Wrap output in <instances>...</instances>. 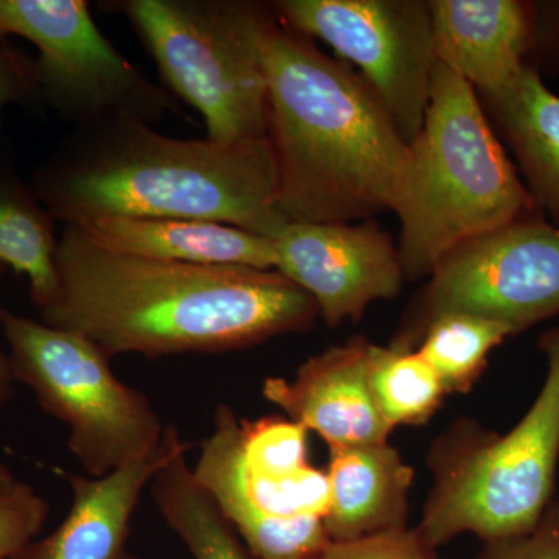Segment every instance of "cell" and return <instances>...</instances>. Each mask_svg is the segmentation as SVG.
I'll return each instance as SVG.
<instances>
[{
    "label": "cell",
    "instance_id": "obj_1",
    "mask_svg": "<svg viewBox=\"0 0 559 559\" xmlns=\"http://www.w3.org/2000/svg\"><path fill=\"white\" fill-rule=\"evenodd\" d=\"M60 293L40 322L108 358L226 353L314 325V300L275 270L145 259L102 248L81 227L58 245Z\"/></svg>",
    "mask_w": 559,
    "mask_h": 559
},
{
    "label": "cell",
    "instance_id": "obj_2",
    "mask_svg": "<svg viewBox=\"0 0 559 559\" xmlns=\"http://www.w3.org/2000/svg\"><path fill=\"white\" fill-rule=\"evenodd\" d=\"M55 221L207 219L274 238L278 175L270 140L175 139L140 121L73 128L32 173Z\"/></svg>",
    "mask_w": 559,
    "mask_h": 559
},
{
    "label": "cell",
    "instance_id": "obj_3",
    "mask_svg": "<svg viewBox=\"0 0 559 559\" xmlns=\"http://www.w3.org/2000/svg\"><path fill=\"white\" fill-rule=\"evenodd\" d=\"M264 66L282 219L355 223L393 212L411 145L369 84L278 20Z\"/></svg>",
    "mask_w": 559,
    "mask_h": 559
},
{
    "label": "cell",
    "instance_id": "obj_4",
    "mask_svg": "<svg viewBox=\"0 0 559 559\" xmlns=\"http://www.w3.org/2000/svg\"><path fill=\"white\" fill-rule=\"evenodd\" d=\"M393 212L407 280L430 277L459 246L540 213L477 92L439 62Z\"/></svg>",
    "mask_w": 559,
    "mask_h": 559
},
{
    "label": "cell",
    "instance_id": "obj_5",
    "mask_svg": "<svg viewBox=\"0 0 559 559\" xmlns=\"http://www.w3.org/2000/svg\"><path fill=\"white\" fill-rule=\"evenodd\" d=\"M546 378L507 433L471 419L452 425L428 455L433 484L417 528L440 549L460 535L510 538L535 528L554 502L559 463V325L540 334Z\"/></svg>",
    "mask_w": 559,
    "mask_h": 559
},
{
    "label": "cell",
    "instance_id": "obj_6",
    "mask_svg": "<svg viewBox=\"0 0 559 559\" xmlns=\"http://www.w3.org/2000/svg\"><path fill=\"white\" fill-rule=\"evenodd\" d=\"M119 9L165 86L201 114L207 139H267L264 43L275 11L249 0H124Z\"/></svg>",
    "mask_w": 559,
    "mask_h": 559
},
{
    "label": "cell",
    "instance_id": "obj_7",
    "mask_svg": "<svg viewBox=\"0 0 559 559\" xmlns=\"http://www.w3.org/2000/svg\"><path fill=\"white\" fill-rule=\"evenodd\" d=\"M0 326L14 381L68 426L69 451L86 476L105 477L159 454L167 426L145 393L114 374L94 342L10 311Z\"/></svg>",
    "mask_w": 559,
    "mask_h": 559
},
{
    "label": "cell",
    "instance_id": "obj_8",
    "mask_svg": "<svg viewBox=\"0 0 559 559\" xmlns=\"http://www.w3.org/2000/svg\"><path fill=\"white\" fill-rule=\"evenodd\" d=\"M31 40L44 109L73 128L159 123L178 103L106 39L84 0H0V40Z\"/></svg>",
    "mask_w": 559,
    "mask_h": 559
},
{
    "label": "cell",
    "instance_id": "obj_9",
    "mask_svg": "<svg viewBox=\"0 0 559 559\" xmlns=\"http://www.w3.org/2000/svg\"><path fill=\"white\" fill-rule=\"evenodd\" d=\"M452 312L495 320L513 334L558 316V227L536 213L452 250L390 345L417 348L430 323Z\"/></svg>",
    "mask_w": 559,
    "mask_h": 559
},
{
    "label": "cell",
    "instance_id": "obj_10",
    "mask_svg": "<svg viewBox=\"0 0 559 559\" xmlns=\"http://www.w3.org/2000/svg\"><path fill=\"white\" fill-rule=\"evenodd\" d=\"M272 9L285 27L329 44L358 68L403 139H417L437 64L429 2L280 0Z\"/></svg>",
    "mask_w": 559,
    "mask_h": 559
},
{
    "label": "cell",
    "instance_id": "obj_11",
    "mask_svg": "<svg viewBox=\"0 0 559 559\" xmlns=\"http://www.w3.org/2000/svg\"><path fill=\"white\" fill-rule=\"evenodd\" d=\"M193 474L257 559H320L331 539L326 471L307 466L286 477L249 474L241 463L240 419L226 404L202 441Z\"/></svg>",
    "mask_w": 559,
    "mask_h": 559
},
{
    "label": "cell",
    "instance_id": "obj_12",
    "mask_svg": "<svg viewBox=\"0 0 559 559\" xmlns=\"http://www.w3.org/2000/svg\"><path fill=\"white\" fill-rule=\"evenodd\" d=\"M275 271L304 289L326 325L358 320L403 289L399 246L378 224L286 223L272 238Z\"/></svg>",
    "mask_w": 559,
    "mask_h": 559
},
{
    "label": "cell",
    "instance_id": "obj_13",
    "mask_svg": "<svg viewBox=\"0 0 559 559\" xmlns=\"http://www.w3.org/2000/svg\"><path fill=\"white\" fill-rule=\"evenodd\" d=\"M370 347L358 336L325 349L305 360L294 378H267L263 396L329 448L384 443L393 428L371 395Z\"/></svg>",
    "mask_w": 559,
    "mask_h": 559
},
{
    "label": "cell",
    "instance_id": "obj_14",
    "mask_svg": "<svg viewBox=\"0 0 559 559\" xmlns=\"http://www.w3.org/2000/svg\"><path fill=\"white\" fill-rule=\"evenodd\" d=\"M433 51L439 64L492 97L527 68L532 2L430 0Z\"/></svg>",
    "mask_w": 559,
    "mask_h": 559
},
{
    "label": "cell",
    "instance_id": "obj_15",
    "mask_svg": "<svg viewBox=\"0 0 559 559\" xmlns=\"http://www.w3.org/2000/svg\"><path fill=\"white\" fill-rule=\"evenodd\" d=\"M167 451L165 432L164 447L154 457L128 463L105 477L66 474L72 502L64 521L11 559H140L128 549L131 520Z\"/></svg>",
    "mask_w": 559,
    "mask_h": 559
},
{
    "label": "cell",
    "instance_id": "obj_16",
    "mask_svg": "<svg viewBox=\"0 0 559 559\" xmlns=\"http://www.w3.org/2000/svg\"><path fill=\"white\" fill-rule=\"evenodd\" d=\"M331 543H348L406 528L414 468L389 441L330 448Z\"/></svg>",
    "mask_w": 559,
    "mask_h": 559
},
{
    "label": "cell",
    "instance_id": "obj_17",
    "mask_svg": "<svg viewBox=\"0 0 559 559\" xmlns=\"http://www.w3.org/2000/svg\"><path fill=\"white\" fill-rule=\"evenodd\" d=\"M80 227L102 248L145 259L255 270L275 267L272 238L215 221L108 218Z\"/></svg>",
    "mask_w": 559,
    "mask_h": 559
},
{
    "label": "cell",
    "instance_id": "obj_18",
    "mask_svg": "<svg viewBox=\"0 0 559 559\" xmlns=\"http://www.w3.org/2000/svg\"><path fill=\"white\" fill-rule=\"evenodd\" d=\"M484 105L536 207L559 229V95L536 70L525 68L507 90L484 98Z\"/></svg>",
    "mask_w": 559,
    "mask_h": 559
},
{
    "label": "cell",
    "instance_id": "obj_19",
    "mask_svg": "<svg viewBox=\"0 0 559 559\" xmlns=\"http://www.w3.org/2000/svg\"><path fill=\"white\" fill-rule=\"evenodd\" d=\"M58 245L53 216L22 179L13 154L0 145V264L27 277L39 311L60 293Z\"/></svg>",
    "mask_w": 559,
    "mask_h": 559
},
{
    "label": "cell",
    "instance_id": "obj_20",
    "mask_svg": "<svg viewBox=\"0 0 559 559\" xmlns=\"http://www.w3.org/2000/svg\"><path fill=\"white\" fill-rule=\"evenodd\" d=\"M167 459L151 479L150 489L168 527L193 559H252L218 507L194 479L187 462L190 443L175 426L167 428Z\"/></svg>",
    "mask_w": 559,
    "mask_h": 559
},
{
    "label": "cell",
    "instance_id": "obj_21",
    "mask_svg": "<svg viewBox=\"0 0 559 559\" xmlns=\"http://www.w3.org/2000/svg\"><path fill=\"white\" fill-rule=\"evenodd\" d=\"M513 331L503 323L452 312L433 320L415 348L432 367L448 395H466L487 369L489 353Z\"/></svg>",
    "mask_w": 559,
    "mask_h": 559
},
{
    "label": "cell",
    "instance_id": "obj_22",
    "mask_svg": "<svg viewBox=\"0 0 559 559\" xmlns=\"http://www.w3.org/2000/svg\"><path fill=\"white\" fill-rule=\"evenodd\" d=\"M371 395L382 418L392 426L428 423L448 395L440 378L417 349L371 344Z\"/></svg>",
    "mask_w": 559,
    "mask_h": 559
},
{
    "label": "cell",
    "instance_id": "obj_23",
    "mask_svg": "<svg viewBox=\"0 0 559 559\" xmlns=\"http://www.w3.org/2000/svg\"><path fill=\"white\" fill-rule=\"evenodd\" d=\"M308 433L301 423L288 417L240 419V455L253 476L286 477L310 466Z\"/></svg>",
    "mask_w": 559,
    "mask_h": 559
},
{
    "label": "cell",
    "instance_id": "obj_24",
    "mask_svg": "<svg viewBox=\"0 0 559 559\" xmlns=\"http://www.w3.org/2000/svg\"><path fill=\"white\" fill-rule=\"evenodd\" d=\"M49 514V502L0 463V559L13 558L38 538Z\"/></svg>",
    "mask_w": 559,
    "mask_h": 559
},
{
    "label": "cell",
    "instance_id": "obj_25",
    "mask_svg": "<svg viewBox=\"0 0 559 559\" xmlns=\"http://www.w3.org/2000/svg\"><path fill=\"white\" fill-rule=\"evenodd\" d=\"M320 559H441L417 527L392 530L369 538L331 543Z\"/></svg>",
    "mask_w": 559,
    "mask_h": 559
},
{
    "label": "cell",
    "instance_id": "obj_26",
    "mask_svg": "<svg viewBox=\"0 0 559 559\" xmlns=\"http://www.w3.org/2000/svg\"><path fill=\"white\" fill-rule=\"evenodd\" d=\"M11 105L43 110L36 60L20 47L0 40V138L3 110Z\"/></svg>",
    "mask_w": 559,
    "mask_h": 559
},
{
    "label": "cell",
    "instance_id": "obj_27",
    "mask_svg": "<svg viewBox=\"0 0 559 559\" xmlns=\"http://www.w3.org/2000/svg\"><path fill=\"white\" fill-rule=\"evenodd\" d=\"M476 559H559V500L530 532L481 543Z\"/></svg>",
    "mask_w": 559,
    "mask_h": 559
},
{
    "label": "cell",
    "instance_id": "obj_28",
    "mask_svg": "<svg viewBox=\"0 0 559 559\" xmlns=\"http://www.w3.org/2000/svg\"><path fill=\"white\" fill-rule=\"evenodd\" d=\"M527 68L559 72V0L532 2V39Z\"/></svg>",
    "mask_w": 559,
    "mask_h": 559
},
{
    "label": "cell",
    "instance_id": "obj_29",
    "mask_svg": "<svg viewBox=\"0 0 559 559\" xmlns=\"http://www.w3.org/2000/svg\"><path fill=\"white\" fill-rule=\"evenodd\" d=\"M7 267L3 264H0V280H2L3 275H5ZM3 310L0 307V323H2ZM13 373H11L10 360L9 356L3 355L2 349H0V415H2L3 407L7 406V403L11 399H13Z\"/></svg>",
    "mask_w": 559,
    "mask_h": 559
}]
</instances>
